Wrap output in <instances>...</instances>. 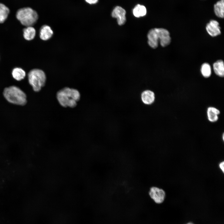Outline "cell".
<instances>
[{"label":"cell","mask_w":224,"mask_h":224,"mask_svg":"<svg viewBox=\"0 0 224 224\" xmlns=\"http://www.w3.org/2000/svg\"><path fill=\"white\" fill-rule=\"evenodd\" d=\"M81 95L78 90L68 87H65L60 90L56 94L58 102L64 107H75Z\"/></svg>","instance_id":"6da1fadb"},{"label":"cell","mask_w":224,"mask_h":224,"mask_svg":"<svg viewBox=\"0 0 224 224\" xmlns=\"http://www.w3.org/2000/svg\"><path fill=\"white\" fill-rule=\"evenodd\" d=\"M147 38L148 45L153 49L157 47L159 40L163 47L168 45L171 41L169 32L163 28H155L150 29L147 34Z\"/></svg>","instance_id":"7a4b0ae2"},{"label":"cell","mask_w":224,"mask_h":224,"mask_svg":"<svg viewBox=\"0 0 224 224\" xmlns=\"http://www.w3.org/2000/svg\"><path fill=\"white\" fill-rule=\"evenodd\" d=\"M3 95L6 100L12 104L23 105L27 102L25 93L15 86L6 88L3 91Z\"/></svg>","instance_id":"3957f363"},{"label":"cell","mask_w":224,"mask_h":224,"mask_svg":"<svg viewBox=\"0 0 224 224\" xmlns=\"http://www.w3.org/2000/svg\"><path fill=\"white\" fill-rule=\"evenodd\" d=\"M16 17L22 25L27 27L32 26L37 22L38 15L37 12L32 8L26 7L17 10Z\"/></svg>","instance_id":"277c9868"},{"label":"cell","mask_w":224,"mask_h":224,"mask_svg":"<svg viewBox=\"0 0 224 224\" xmlns=\"http://www.w3.org/2000/svg\"><path fill=\"white\" fill-rule=\"evenodd\" d=\"M28 79L29 84L33 90L39 91L45 84L46 77L44 72L38 69H33L28 74Z\"/></svg>","instance_id":"5b68a950"},{"label":"cell","mask_w":224,"mask_h":224,"mask_svg":"<svg viewBox=\"0 0 224 224\" xmlns=\"http://www.w3.org/2000/svg\"><path fill=\"white\" fill-rule=\"evenodd\" d=\"M148 194L153 201L157 204H161L164 201L166 193L162 189L155 186H152L150 189Z\"/></svg>","instance_id":"8992f818"},{"label":"cell","mask_w":224,"mask_h":224,"mask_svg":"<svg viewBox=\"0 0 224 224\" xmlns=\"http://www.w3.org/2000/svg\"><path fill=\"white\" fill-rule=\"evenodd\" d=\"M126 11L124 8L121 6H117L113 9L111 15L112 17L117 19L118 24L119 26H122L126 22Z\"/></svg>","instance_id":"52a82bcc"},{"label":"cell","mask_w":224,"mask_h":224,"mask_svg":"<svg viewBox=\"0 0 224 224\" xmlns=\"http://www.w3.org/2000/svg\"><path fill=\"white\" fill-rule=\"evenodd\" d=\"M206 29L208 33L212 37L216 36L221 33L219 23L215 20H211L207 24Z\"/></svg>","instance_id":"ba28073f"},{"label":"cell","mask_w":224,"mask_h":224,"mask_svg":"<svg viewBox=\"0 0 224 224\" xmlns=\"http://www.w3.org/2000/svg\"><path fill=\"white\" fill-rule=\"evenodd\" d=\"M140 98L142 102L144 105H150L155 101V95L152 91L150 90H146L141 92Z\"/></svg>","instance_id":"9c48e42d"},{"label":"cell","mask_w":224,"mask_h":224,"mask_svg":"<svg viewBox=\"0 0 224 224\" xmlns=\"http://www.w3.org/2000/svg\"><path fill=\"white\" fill-rule=\"evenodd\" d=\"M53 34V31L50 26L44 25L40 28V37L43 40H47L50 39Z\"/></svg>","instance_id":"30bf717a"},{"label":"cell","mask_w":224,"mask_h":224,"mask_svg":"<svg viewBox=\"0 0 224 224\" xmlns=\"http://www.w3.org/2000/svg\"><path fill=\"white\" fill-rule=\"evenodd\" d=\"M213 11L215 15L218 18L224 17V0H219L214 5Z\"/></svg>","instance_id":"8fae6325"},{"label":"cell","mask_w":224,"mask_h":224,"mask_svg":"<svg viewBox=\"0 0 224 224\" xmlns=\"http://www.w3.org/2000/svg\"><path fill=\"white\" fill-rule=\"evenodd\" d=\"M220 113V111L215 107H208L207 110V115L208 120L212 122H216L218 120V115Z\"/></svg>","instance_id":"7c38bea8"},{"label":"cell","mask_w":224,"mask_h":224,"mask_svg":"<svg viewBox=\"0 0 224 224\" xmlns=\"http://www.w3.org/2000/svg\"><path fill=\"white\" fill-rule=\"evenodd\" d=\"M132 12L133 16L137 18L143 17L147 13V9L143 5L137 4L133 8Z\"/></svg>","instance_id":"4fadbf2b"},{"label":"cell","mask_w":224,"mask_h":224,"mask_svg":"<svg viewBox=\"0 0 224 224\" xmlns=\"http://www.w3.org/2000/svg\"><path fill=\"white\" fill-rule=\"evenodd\" d=\"M213 67L214 71L217 75L221 77H224V66L222 60H218L214 63Z\"/></svg>","instance_id":"5bb4252c"},{"label":"cell","mask_w":224,"mask_h":224,"mask_svg":"<svg viewBox=\"0 0 224 224\" xmlns=\"http://www.w3.org/2000/svg\"><path fill=\"white\" fill-rule=\"evenodd\" d=\"M23 32L24 38L27 40H32L35 36L36 30L32 26L26 27L23 30Z\"/></svg>","instance_id":"9a60e30c"},{"label":"cell","mask_w":224,"mask_h":224,"mask_svg":"<svg viewBox=\"0 0 224 224\" xmlns=\"http://www.w3.org/2000/svg\"><path fill=\"white\" fill-rule=\"evenodd\" d=\"M10 12L9 8L4 4L0 3V23H3Z\"/></svg>","instance_id":"2e32d148"},{"label":"cell","mask_w":224,"mask_h":224,"mask_svg":"<svg viewBox=\"0 0 224 224\" xmlns=\"http://www.w3.org/2000/svg\"><path fill=\"white\" fill-rule=\"evenodd\" d=\"M12 75L14 79L20 81L25 78L26 73L25 71L21 68L16 67L13 69Z\"/></svg>","instance_id":"e0dca14e"},{"label":"cell","mask_w":224,"mask_h":224,"mask_svg":"<svg viewBox=\"0 0 224 224\" xmlns=\"http://www.w3.org/2000/svg\"><path fill=\"white\" fill-rule=\"evenodd\" d=\"M201 72L203 76L206 78L210 77L211 74V68L210 64L207 63H204L202 64Z\"/></svg>","instance_id":"ac0fdd59"},{"label":"cell","mask_w":224,"mask_h":224,"mask_svg":"<svg viewBox=\"0 0 224 224\" xmlns=\"http://www.w3.org/2000/svg\"><path fill=\"white\" fill-rule=\"evenodd\" d=\"M88 3L90 4H94L96 3L98 0H85Z\"/></svg>","instance_id":"d6986e66"},{"label":"cell","mask_w":224,"mask_h":224,"mask_svg":"<svg viewBox=\"0 0 224 224\" xmlns=\"http://www.w3.org/2000/svg\"><path fill=\"white\" fill-rule=\"evenodd\" d=\"M224 162L222 161L219 164V168L222 170V172L224 173Z\"/></svg>","instance_id":"ffe728a7"},{"label":"cell","mask_w":224,"mask_h":224,"mask_svg":"<svg viewBox=\"0 0 224 224\" xmlns=\"http://www.w3.org/2000/svg\"><path fill=\"white\" fill-rule=\"evenodd\" d=\"M186 224H194L191 222H189V223H187Z\"/></svg>","instance_id":"44dd1931"},{"label":"cell","mask_w":224,"mask_h":224,"mask_svg":"<svg viewBox=\"0 0 224 224\" xmlns=\"http://www.w3.org/2000/svg\"><path fill=\"white\" fill-rule=\"evenodd\" d=\"M224 134H223L222 135V138H223V141H224Z\"/></svg>","instance_id":"7402d4cb"}]
</instances>
